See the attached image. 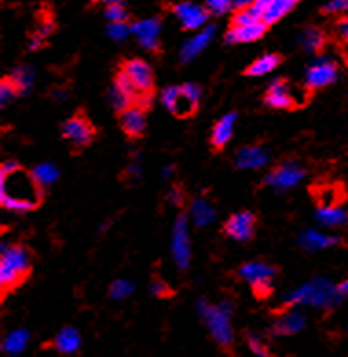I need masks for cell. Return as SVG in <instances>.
<instances>
[{"mask_svg":"<svg viewBox=\"0 0 348 357\" xmlns=\"http://www.w3.org/2000/svg\"><path fill=\"white\" fill-rule=\"evenodd\" d=\"M2 206L11 211H31L43 202V185L33 172L17 167L11 172H0Z\"/></svg>","mask_w":348,"mask_h":357,"instance_id":"1","label":"cell"},{"mask_svg":"<svg viewBox=\"0 0 348 357\" xmlns=\"http://www.w3.org/2000/svg\"><path fill=\"white\" fill-rule=\"evenodd\" d=\"M31 273V255L24 245L15 244L6 248L0 259V286L2 295H8L28 279Z\"/></svg>","mask_w":348,"mask_h":357,"instance_id":"2","label":"cell"},{"mask_svg":"<svg viewBox=\"0 0 348 357\" xmlns=\"http://www.w3.org/2000/svg\"><path fill=\"white\" fill-rule=\"evenodd\" d=\"M200 86L187 83L183 86H171L163 90L162 101L176 118H191L200 105Z\"/></svg>","mask_w":348,"mask_h":357,"instance_id":"3","label":"cell"},{"mask_svg":"<svg viewBox=\"0 0 348 357\" xmlns=\"http://www.w3.org/2000/svg\"><path fill=\"white\" fill-rule=\"evenodd\" d=\"M343 301V297L339 295L338 286H332L326 280H317V282L306 284L299 291L289 295L288 303H308L314 306H321V308H333Z\"/></svg>","mask_w":348,"mask_h":357,"instance_id":"4","label":"cell"},{"mask_svg":"<svg viewBox=\"0 0 348 357\" xmlns=\"http://www.w3.org/2000/svg\"><path fill=\"white\" fill-rule=\"evenodd\" d=\"M200 312L206 319L209 332L222 348H231L233 344V330H231L229 306L220 304V306H207L206 303H200Z\"/></svg>","mask_w":348,"mask_h":357,"instance_id":"5","label":"cell"},{"mask_svg":"<svg viewBox=\"0 0 348 357\" xmlns=\"http://www.w3.org/2000/svg\"><path fill=\"white\" fill-rule=\"evenodd\" d=\"M121 72L127 75L130 84L134 86L143 101V108L151 101L152 89H154V74L152 68L143 59H128L121 64Z\"/></svg>","mask_w":348,"mask_h":357,"instance_id":"6","label":"cell"},{"mask_svg":"<svg viewBox=\"0 0 348 357\" xmlns=\"http://www.w3.org/2000/svg\"><path fill=\"white\" fill-rule=\"evenodd\" d=\"M93 136H96V127L83 112H77L68 121H64L63 137L74 149L89 147L93 142Z\"/></svg>","mask_w":348,"mask_h":357,"instance_id":"7","label":"cell"},{"mask_svg":"<svg viewBox=\"0 0 348 357\" xmlns=\"http://www.w3.org/2000/svg\"><path fill=\"white\" fill-rule=\"evenodd\" d=\"M264 103L270 105L271 108H297L304 103V99H301L295 89L285 79H277L270 84V89L264 96Z\"/></svg>","mask_w":348,"mask_h":357,"instance_id":"8","label":"cell"},{"mask_svg":"<svg viewBox=\"0 0 348 357\" xmlns=\"http://www.w3.org/2000/svg\"><path fill=\"white\" fill-rule=\"evenodd\" d=\"M335 79H338V64L332 59H319L314 64H310V68L306 70L304 84L310 92H314V90L332 84Z\"/></svg>","mask_w":348,"mask_h":357,"instance_id":"9","label":"cell"},{"mask_svg":"<svg viewBox=\"0 0 348 357\" xmlns=\"http://www.w3.org/2000/svg\"><path fill=\"white\" fill-rule=\"evenodd\" d=\"M297 2L299 0H255V4L250 6V10L257 19L270 26L294 10Z\"/></svg>","mask_w":348,"mask_h":357,"instance_id":"10","label":"cell"},{"mask_svg":"<svg viewBox=\"0 0 348 357\" xmlns=\"http://www.w3.org/2000/svg\"><path fill=\"white\" fill-rule=\"evenodd\" d=\"M304 176V171L297 163H282L277 167L273 172L268 174L266 183H270L271 187L279 189V191H286L289 187L297 185Z\"/></svg>","mask_w":348,"mask_h":357,"instance_id":"11","label":"cell"},{"mask_svg":"<svg viewBox=\"0 0 348 357\" xmlns=\"http://www.w3.org/2000/svg\"><path fill=\"white\" fill-rule=\"evenodd\" d=\"M224 231H226L231 238L245 242V240H250L253 236V233H255V216L251 215L250 211L236 213V215L229 216V220L224 225Z\"/></svg>","mask_w":348,"mask_h":357,"instance_id":"12","label":"cell"},{"mask_svg":"<svg viewBox=\"0 0 348 357\" xmlns=\"http://www.w3.org/2000/svg\"><path fill=\"white\" fill-rule=\"evenodd\" d=\"M172 11L174 15L180 19L183 30H198L200 26H204L209 19V13H207L206 8L202 6L191 4V2H183V4L172 6Z\"/></svg>","mask_w":348,"mask_h":357,"instance_id":"13","label":"cell"},{"mask_svg":"<svg viewBox=\"0 0 348 357\" xmlns=\"http://www.w3.org/2000/svg\"><path fill=\"white\" fill-rule=\"evenodd\" d=\"M123 132L130 137H139L145 132V112L142 107H130L119 114Z\"/></svg>","mask_w":348,"mask_h":357,"instance_id":"14","label":"cell"},{"mask_svg":"<svg viewBox=\"0 0 348 357\" xmlns=\"http://www.w3.org/2000/svg\"><path fill=\"white\" fill-rule=\"evenodd\" d=\"M266 28H268V24H264L262 20L248 26H231L226 39L231 45H235V43H253V40L260 39L264 35Z\"/></svg>","mask_w":348,"mask_h":357,"instance_id":"15","label":"cell"},{"mask_svg":"<svg viewBox=\"0 0 348 357\" xmlns=\"http://www.w3.org/2000/svg\"><path fill=\"white\" fill-rule=\"evenodd\" d=\"M133 31L136 33L137 40L143 48L156 50L158 48V35H160V20L149 19L142 20L133 26Z\"/></svg>","mask_w":348,"mask_h":357,"instance_id":"16","label":"cell"},{"mask_svg":"<svg viewBox=\"0 0 348 357\" xmlns=\"http://www.w3.org/2000/svg\"><path fill=\"white\" fill-rule=\"evenodd\" d=\"M54 348L63 356H74L81 348V335L75 328H64L54 339Z\"/></svg>","mask_w":348,"mask_h":357,"instance_id":"17","label":"cell"},{"mask_svg":"<svg viewBox=\"0 0 348 357\" xmlns=\"http://www.w3.org/2000/svg\"><path fill=\"white\" fill-rule=\"evenodd\" d=\"M242 279L251 282L253 286H259V284L270 282L275 275V268L268 264H260V262H251V264L242 266L241 271H239Z\"/></svg>","mask_w":348,"mask_h":357,"instance_id":"18","label":"cell"},{"mask_svg":"<svg viewBox=\"0 0 348 357\" xmlns=\"http://www.w3.org/2000/svg\"><path fill=\"white\" fill-rule=\"evenodd\" d=\"M235 119L236 114H227V116H224V118L215 125L211 134V145L215 151H220V149L231 139V136H233V127H235Z\"/></svg>","mask_w":348,"mask_h":357,"instance_id":"19","label":"cell"},{"mask_svg":"<svg viewBox=\"0 0 348 357\" xmlns=\"http://www.w3.org/2000/svg\"><path fill=\"white\" fill-rule=\"evenodd\" d=\"M268 160H270V154L262 147H245L236 154V165L244 169L264 167Z\"/></svg>","mask_w":348,"mask_h":357,"instance_id":"20","label":"cell"},{"mask_svg":"<svg viewBox=\"0 0 348 357\" xmlns=\"http://www.w3.org/2000/svg\"><path fill=\"white\" fill-rule=\"evenodd\" d=\"M183 224H186L183 218L178 220L176 231H174V244H172L174 257H176L180 266H187V262H189V240H187V231Z\"/></svg>","mask_w":348,"mask_h":357,"instance_id":"21","label":"cell"},{"mask_svg":"<svg viewBox=\"0 0 348 357\" xmlns=\"http://www.w3.org/2000/svg\"><path fill=\"white\" fill-rule=\"evenodd\" d=\"M317 220L323 225H328V227H339V225L347 224L348 213L341 206L319 207Z\"/></svg>","mask_w":348,"mask_h":357,"instance_id":"22","label":"cell"},{"mask_svg":"<svg viewBox=\"0 0 348 357\" xmlns=\"http://www.w3.org/2000/svg\"><path fill=\"white\" fill-rule=\"evenodd\" d=\"M280 61H282V57H280L279 54H266L262 55V57H259L257 61H253V63L248 66V68L244 70L245 75H264V74H270L271 70H275L277 66L280 64Z\"/></svg>","mask_w":348,"mask_h":357,"instance_id":"23","label":"cell"},{"mask_svg":"<svg viewBox=\"0 0 348 357\" xmlns=\"http://www.w3.org/2000/svg\"><path fill=\"white\" fill-rule=\"evenodd\" d=\"M304 326V315L301 313H286L282 317L275 323L273 330L275 333L279 335H292V333H297L299 330H303Z\"/></svg>","mask_w":348,"mask_h":357,"instance_id":"24","label":"cell"},{"mask_svg":"<svg viewBox=\"0 0 348 357\" xmlns=\"http://www.w3.org/2000/svg\"><path fill=\"white\" fill-rule=\"evenodd\" d=\"M213 31H215V28H207V30H204L202 33H198L195 39H191L186 46H183V48H182V59L186 61V63H187V61H191L192 57H197L202 50L206 48L207 43L211 40Z\"/></svg>","mask_w":348,"mask_h":357,"instance_id":"25","label":"cell"},{"mask_svg":"<svg viewBox=\"0 0 348 357\" xmlns=\"http://www.w3.org/2000/svg\"><path fill=\"white\" fill-rule=\"evenodd\" d=\"M335 244H339L338 236L321 235V233H315V231H306L303 235V245L310 251L324 250V248H332Z\"/></svg>","mask_w":348,"mask_h":357,"instance_id":"26","label":"cell"},{"mask_svg":"<svg viewBox=\"0 0 348 357\" xmlns=\"http://www.w3.org/2000/svg\"><path fill=\"white\" fill-rule=\"evenodd\" d=\"M324 43H326V35L319 28H308L301 35V45L306 52H312V54H317L319 50H323Z\"/></svg>","mask_w":348,"mask_h":357,"instance_id":"27","label":"cell"},{"mask_svg":"<svg viewBox=\"0 0 348 357\" xmlns=\"http://www.w3.org/2000/svg\"><path fill=\"white\" fill-rule=\"evenodd\" d=\"M28 339H30V333L26 332V330H15V332H11L8 337L4 339V352L8 354H19L22 352L28 344Z\"/></svg>","mask_w":348,"mask_h":357,"instance_id":"28","label":"cell"},{"mask_svg":"<svg viewBox=\"0 0 348 357\" xmlns=\"http://www.w3.org/2000/svg\"><path fill=\"white\" fill-rule=\"evenodd\" d=\"M33 70L28 68V66H20V68H17L13 74L10 75V79L15 83V86L19 89L20 93L28 92V89L31 86V83H33Z\"/></svg>","mask_w":348,"mask_h":357,"instance_id":"29","label":"cell"},{"mask_svg":"<svg viewBox=\"0 0 348 357\" xmlns=\"http://www.w3.org/2000/svg\"><path fill=\"white\" fill-rule=\"evenodd\" d=\"M192 216H195L198 225H206L207 222H211L215 218V209L207 202L197 200L192 204Z\"/></svg>","mask_w":348,"mask_h":357,"instance_id":"30","label":"cell"},{"mask_svg":"<svg viewBox=\"0 0 348 357\" xmlns=\"http://www.w3.org/2000/svg\"><path fill=\"white\" fill-rule=\"evenodd\" d=\"M33 174L40 185H48V183H54V181L57 180L59 171H57V167L52 165V163H43V165H39L35 169Z\"/></svg>","mask_w":348,"mask_h":357,"instance_id":"31","label":"cell"},{"mask_svg":"<svg viewBox=\"0 0 348 357\" xmlns=\"http://www.w3.org/2000/svg\"><path fill=\"white\" fill-rule=\"evenodd\" d=\"M245 341H248V348H250L251 354L255 357H271L270 350H268V347L262 342V339H260L259 335L250 333V335L245 337Z\"/></svg>","mask_w":348,"mask_h":357,"instance_id":"32","label":"cell"},{"mask_svg":"<svg viewBox=\"0 0 348 357\" xmlns=\"http://www.w3.org/2000/svg\"><path fill=\"white\" fill-rule=\"evenodd\" d=\"M19 89L15 86V83L11 81L10 75L6 79H2V83H0V101H2V105L10 103L11 99L15 98V96H19Z\"/></svg>","mask_w":348,"mask_h":357,"instance_id":"33","label":"cell"},{"mask_svg":"<svg viewBox=\"0 0 348 357\" xmlns=\"http://www.w3.org/2000/svg\"><path fill=\"white\" fill-rule=\"evenodd\" d=\"M253 22H259V19L251 13L250 8L239 10L235 15H233V19H231V26H248L253 24Z\"/></svg>","mask_w":348,"mask_h":357,"instance_id":"34","label":"cell"},{"mask_svg":"<svg viewBox=\"0 0 348 357\" xmlns=\"http://www.w3.org/2000/svg\"><path fill=\"white\" fill-rule=\"evenodd\" d=\"M133 282H128V280H116L110 288V295L114 298H125L133 294Z\"/></svg>","mask_w":348,"mask_h":357,"instance_id":"35","label":"cell"},{"mask_svg":"<svg viewBox=\"0 0 348 357\" xmlns=\"http://www.w3.org/2000/svg\"><path fill=\"white\" fill-rule=\"evenodd\" d=\"M324 13H333V15L348 17V0H330L323 8Z\"/></svg>","mask_w":348,"mask_h":357,"instance_id":"36","label":"cell"},{"mask_svg":"<svg viewBox=\"0 0 348 357\" xmlns=\"http://www.w3.org/2000/svg\"><path fill=\"white\" fill-rule=\"evenodd\" d=\"M107 19L110 22H125L127 20V11L121 4H108Z\"/></svg>","mask_w":348,"mask_h":357,"instance_id":"37","label":"cell"},{"mask_svg":"<svg viewBox=\"0 0 348 357\" xmlns=\"http://www.w3.org/2000/svg\"><path fill=\"white\" fill-rule=\"evenodd\" d=\"M207 10L213 11L215 15H222L233 6V0H207Z\"/></svg>","mask_w":348,"mask_h":357,"instance_id":"38","label":"cell"},{"mask_svg":"<svg viewBox=\"0 0 348 357\" xmlns=\"http://www.w3.org/2000/svg\"><path fill=\"white\" fill-rule=\"evenodd\" d=\"M130 30H133V28H128L125 22H112L110 28H108V35L114 37V39H125V37L130 33Z\"/></svg>","mask_w":348,"mask_h":357,"instance_id":"39","label":"cell"},{"mask_svg":"<svg viewBox=\"0 0 348 357\" xmlns=\"http://www.w3.org/2000/svg\"><path fill=\"white\" fill-rule=\"evenodd\" d=\"M151 291L154 295H158V297H171L172 295V289L167 286V282H163V280H160V279L152 280Z\"/></svg>","mask_w":348,"mask_h":357,"instance_id":"40","label":"cell"},{"mask_svg":"<svg viewBox=\"0 0 348 357\" xmlns=\"http://www.w3.org/2000/svg\"><path fill=\"white\" fill-rule=\"evenodd\" d=\"M169 200H171V204H174V206H182V204H183L182 187H180V185L172 187L171 192H169Z\"/></svg>","mask_w":348,"mask_h":357,"instance_id":"41","label":"cell"},{"mask_svg":"<svg viewBox=\"0 0 348 357\" xmlns=\"http://www.w3.org/2000/svg\"><path fill=\"white\" fill-rule=\"evenodd\" d=\"M339 33L343 35L345 43H348V17H343L339 20Z\"/></svg>","mask_w":348,"mask_h":357,"instance_id":"42","label":"cell"},{"mask_svg":"<svg viewBox=\"0 0 348 357\" xmlns=\"http://www.w3.org/2000/svg\"><path fill=\"white\" fill-rule=\"evenodd\" d=\"M253 4H255V0H233V8H236V10H244V8H250Z\"/></svg>","mask_w":348,"mask_h":357,"instance_id":"43","label":"cell"},{"mask_svg":"<svg viewBox=\"0 0 348 357\" xmlns=\"http://www.w3.org/2000/svg\"><path fill=\"white\" fill-rule=\"evenodd\" d=\"M338 291H339V295H341V297H348V279L345 280V282H341L338 286Z\"/></svg>","mask_w":348,"mask_h":357,"instance_id":"44","label":"cell"},{"mask_svg":"<svg viewBox=\"0 0 348 357\" xmlns=\"http://www.w3.org/2000/svg\"><path fill=\"white\" fill-rule=\"evenodd\" d=\"M103 2H107V4H118L119 0H103Z\"/></svg>","mask_w":348,"mask_h":357,"instance_id":"45","label":"cell"}]
</instances>
